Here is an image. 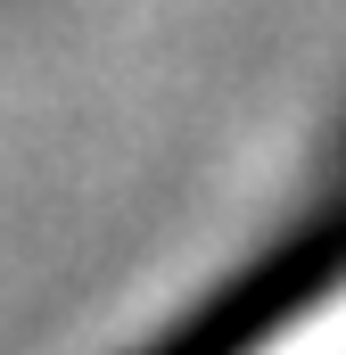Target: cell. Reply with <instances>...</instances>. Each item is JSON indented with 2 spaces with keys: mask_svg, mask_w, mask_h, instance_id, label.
<instances>
[{
  "mask_svg": "<svg viewBox=\"0 0 346 355\" xmlns=\"http://www.w3.org/2000/svg\"><path fill=\"white\" fill-rule=\"evenodd\" d=\"M248 355H346V272L297 314V322H280L264 347H248Z\"/></svg>",
  "mask_w": 346,
  "mask_h": 355,
  "instance_id": "6da1fadb",
  "label": "cell"
}]
</instances>
